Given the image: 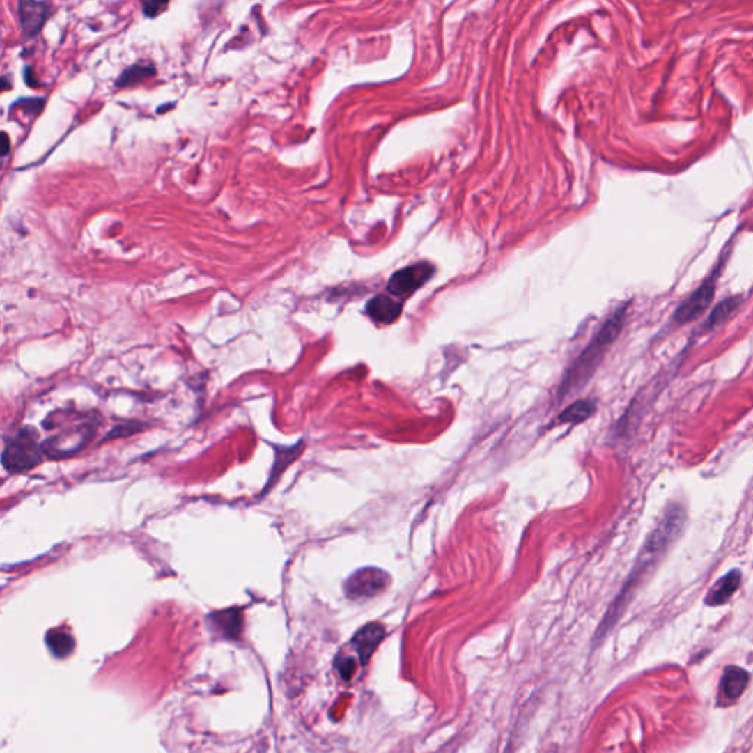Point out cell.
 Returning a JSON list of instances; mask_svg holds the SVG:
<instances>
[{
  "label": "cell",
  "instance_id": "cell-1",
  "mask_svg": "<svg viewBox=\"0 0 753 753\" xmlns=\"http://www.w3.org/2000/svg\"><path fill=\"white\" fill-rule=\"evenodd\" d=\"M626 311L621 309L616 313H614L610 320H607L603 327L599 329V333L593 337V340L589 343V346L581 352V355L577 358V361L568 369V373L562 378L561 385V398L575 389H580L581 386L586 385V381L593 375L594 369L600 364L603 355L606 353L607 348H610L618 334L621 333L624 325V313Z\"/></svg>",
  "mask_w": 753,
  "mask_h": 753
},
{
  "label": "cell",
  "instance_id": "cell-10",
  "mask_svg": "<svg viewBox=\"0 0 753 753\" xmlns=\"http://www.w3.org/2000/svg\"><path fill=\"white\" fill-rule=\"evenodd\" d=\"M214 631L226 639H237L243 630V614L240 610L219 611L209 616Z\"/></svg>",
  "mask_w": 753,
  "mask_h": 753
},
{
  "label": "cell",
  "instance_id": "cell-3",
  "mask_svg": "<svg viewBox=\"0 0 753 753\" xmlns=\"http://www.w3.org/2000/svg\"><path fill=\"white\" fill-rule=\"evenodd\" d=\"M98 430V418L95 415L84 417L80 424L62 431L42 443L45 455L52 459L68 458L80 452L84 446L95 437Z\"/></svg>",
  "mask_w": 753,
  "mask_h": 753
},
{
  "label": "cell",
  "instance_id": "cell-9",
  "mask_svg": "<svg viewBox=\"0 0 753 753\" xmlns=\"http://www.w3.org/2000/svg\"><path fill=\"white\" fill-rule=\"evenodd\" d=\"M402 303L387 295H377L366 303L365 313L377 324H393L402 313Z\"/></svg>",
  "mask_w": 753,
  "mask_h": 753
},
{
  "label": "cell",
  "instance_id": "cell-7",
  "mask_svg": "<svg viewBox=\"0 0 753 753\" xmlns=\"http://www.w3.org/2000/svg\"><path fill=\"white\" fill-rule=\"evenodd\" d=\"M713 293H715V280L709 279L678 308L676 313V320L680 324H687L699 318V316L702 315L711 305Z\"/></svg>",
  "mask_w": 753,
  "mask_h": 753
},
{
  "label": "cell",
  "instance_id": "cell-16",
  "mask_svg": "<svg viewBox=\"0 0 753 753\" xmlns=\"http://www.w3.org/2000/svg\"><path fill=\"white\" fill-rule=\"evenodd\" d=\"M46 643L50 652L61 659L70 656L75 644L74 637L63 631H50L46 636Z\"/></svg>",
  "mask_w": 753,
  "mask_h": 753
},
{
  "label": "cell",
  "instance_id": "cell-4",
  "mask_svg": "<svg viewBox=\"0 0 753 753\" xmlns=\"http://www.w3.org/2000/svg\"><path fill=\"white\" fill-rule=\"evenodd\" d=\"M391 583L390 575L375 566H365L355 571L345 583L349 599H369L385 591Z\"/></svg>",
  "mask_w": 753,
  "mask_h": 753
},
{
  "label": "cell",
  "instance_id": "cell-20",
  "mask_svg": "<svg viewBox=\"0 0 753 753\" xmlns=\"http://www.w3.org/2000/svg\"><path fill=\"white\" fill-rule=\"evenodd\" d=\"M336 667L343 680L349 681L356 671V662L352 658H339L336 660Z\"/></svg>",
  "mask_w": 753,
  "mask_h": 753
},
{
  "label": "cell",
  "instance_id": "cell-2",
  "mask_svg": "<svg viewBox=\"0 0 753 753\" xmlns=\"http://www.w3.org/2000/svg\"><path fill=\"white\" fill-rule=\"evenodd\" d=\"M43 453V446L37 440V431L31 427L21 428L3 449V468L9 472L29 471L40 464Z\"/></svg>",
  "mask_w": 753,
  "mask_h": 753
},
{
  "label": "cell",
  "instance_id": "cell-19",
  "mask_svg": "<svg viewBox=\"0 0 753 753\" xmlns=\"http://www.w3.org/2000/svg\"><path fill=\"white\" fill-rule=\"evenodd\" d=\"M141 428H143V426L140 424V422H125V424H120V426L114 427L111 430V433L108 434L107 439L109 440V439H114V437H124V435L139 433Z\"/></svg>",
  "mask_w": 753,
  "mask_h": 753
},
{
  "label": "cell",
  "instance_id": "cell-13",
  "mask_svg": "<svg viewBox=\"0 0 753 753\" xmlns=\"http://www.w3.org/2000/svg\"><path fill=\"white\" fill-rule=\"evenodd\" d=\"M303 451V442L300 440L297 444L295 446H288V447H275V460H274V467H272V471H271V479L267 484V487H270L271 484H274L277 480H279V477L281 475V472H284V469L292 464L293 460H296V458L302 453Z\"/></svg>",
  "mask_w": 753,
  "mask_h": 753
},
{
  "label": "cell",
  "instance_id": "cell-21",
  "mask_svg": "<svg viewBox=\"0 0 753 753\" xmlns=\"http://www.w3.org/2000/svg\"><path fill=\"white\" fill-rule=\"evenodd\" d=\"M169 0H143V14L148 18L156 17L168 5Z\"/></svg>",
  "mask_w": 753,
  "mask_h": 753
},
{
  "label": "cell",
  "instance_id": "cell-15",
  "mask_svg": "<svg viewBox=\"0 0 753 753\" xmlns=\"http://www.w3.org/2000/svg\"><path fill=\"white\" fill-rule=\"evenodd\" d=\"M155 75H156V68L153 67V65L136 63V65H131V67L127 68L125 71H123V74L118 77L115 86L120 88L134 87L143 81L149 80V78Z\"/></svg>",
  "mask_w": 753,
  "mask_h": 753
},
{
  "label": "cell",
  "instance_id": "cell-17",
  "mask_svg": "<svg viewBox=\"0 0 753 753\" xmlns=\"http://www.w3.org/2000/svg\"><path fill=\"white\" fill-rule=\"evenodd\" d=\"M738 305H740V300L737 297L725 299L724 302H721L720 305L715 309H713V312L711 313L709 327H717V325H721L722 323H725L737 311Z\"/></svg>",
  "mask_w": 753,
  "mask_h": 753
},
{
  "label": "cell",
  "instance_id": "cell-23",
  "mask_svg": "<svg viewBox=\"0 0 753 753\" xmlns=\"http://www.w3.org/2000/svg\"><path fill=\"white\" fill-rule=\"evenodd\" d=\"M2 137H3V149H2V155L6 156V155L9 153V137H8L6 133H3Z\"/></svg>",
  "mask_w": 753,
  "mask_h": 753
},
{
  "label": "cell",
  "instance_id": "cell-6",
  "mask_svg": "<svg viewBox=\"0 0 753 753\" xmlns=\"http://www.w3.org/2000/svg\"><path fill=\"white\" fill-rule=\"evenodd\" d=\"M50 17V5L40 0H18V18L22 36L30 40L38 36Z\"/></svg>",
  "mask_w": 753,
  "mask_h": 753
},
{
  "label": "cell",
  "instance_id": "cell-24",
  "mask_svg": "<svg viewBox=\"0 0 753 753\" xmlns=\"http://www.w3.org/2000/svg\"><path fill=\"white\" fill-rule=\"evenodd\" d=\"M2 83H3V87H2V90H3V91H5V90H8V88H10V87H12V86H10V84H9V80H8V75H5V77H3V78H2Z\"/></svg>",
  "mask_w": 753,
  "mask_h": 753
},
{
  "label": "cell",
  "instance_id": "cell-18",
  "mask_svg": "<svg viewBox=\"0 0 753 753\" xmlns=\"http://www.w3.org/2000/svg\"><path fill=\"white\" fill-rule=\"evenodd\" d=\"M14 108H20L25 115L36 116L45 108V99L40 98H24L14 103Z\"/></svg>",
  "mask_w": 753,
  "mask_h": 753
},
{
  "label": "cell",
  "instance_id": "cell-22",
  "mask_svg": "<svg viewBox=\"0 0 753 753\" xmlns=\"http://www.w3.org/2000/svg\"><path fill=\"white\" fill-rule=\"evenodd\" d=\"M24 80L25 83H27L30 87H40V84H38L37 78L34 75V71L31 70V67H27L24 71Z\"/></svg>",
  "mask_w": 753,
  "mask_h": 753
},
{
  "label": "cell",
  "instance_id": "cell-14",
  "mask_svg": "<svg viewBox=\"0 0 753 753\" xmlns=\"http://www.w3.org/2000/svg\"><path fill=\"white\" fill-rule=\"evenodd\" d=\"M594 411H596V405L591 401H577L571 406H568L565 411L557 418L558 424H580L586 419H589Z\"/></svg>",
  "mask_w": 753,
  "mask_h": 753
},
{
  "label": "cell",
  "instance_id": "cell-12",
  "mask_svg": "<svg viewBox=\"0 0 753 753\" xmlns=\"http://www.w3.org/2000/svg\"><path fill=\"white\" fill-rule=\"evenodd\" d=\"M747 683L749 674L743 668L727 667L721 678V692L727 699L736 700L742 696L747 687Z\"/></svg>",
  "mask_w": 753,
  "mask_h": 753
},
{
  "label": "cell",
  "instance_id": "cell-5",
  "mask_svg": "<svg viewBox=\"0 0 753 753\" xmlns=\"http://www.w3.org/2000/svg\"><path fill=\"white\" fill-rule=\"evenodd\" d=\"M434 272V265L427 261L417 262L406 268L396 271L387 283L389 293L399 297L412 295L431 280Z\"/></svg>",
  "mask_w": 753,
  "mask_h": 753
},
{
  "label": "cell",
  "instance_id": "cell-8",
  "mask_svg": "<svg viewBox=\"0 0 753 753\" xmlns=\"http://www.w3.org/2000/svg\"><path fill=\"white\" fill-rule=\"evenodd\" d=\"M385 634H386V628L378 623L366 624L355 634L352 639V644L355 646L356 652H358L359 655L361 664L365 665L368 662L369 658H371L373 653L375 652L377 646L381 643L382 639H385Z\"/></svg>",
  "mask_w": 753,
  "mask_h": 753
},
{
  "label": "cell",
  "instance_id": "cell-11",
  "mask_svg": "<svg viewBox=\"0 0 753 753\" xmlns=\"http://www.w3.org/2000/svg\"><path fill=\"white\" fill-rule=\"evenodd\" d=\"M740 581H742V575L737 570L724 575L718 583L712 587L709 594L706 596V603L709 606H720L729 602L733 594L737 591Z\"/></svg>",
  "mask_w": 753,
  "mask_h": 753
}]
</instances>
